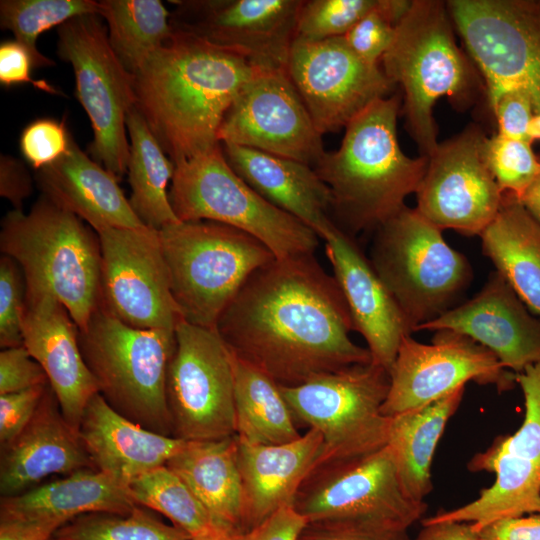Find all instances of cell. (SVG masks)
I'll return each mask as SVG.
<instances>
[{"label":"cell","mask_w":540,"mask_h":540,"mask_svg":"<svg viewBox=\"0 0 540 540\" xmlns=\"http://www.w3.org/2000/svg\"><path fill=\"white\" fill-rule=\"evenodd\" d=\"M215 330L235 356L281 386L372 361L350 338L345 298L314 254L275 258L256 270Z\"/></svg>","instance_id":"obj_1"},{"label":"cell","mask_w":540,"mask_h":540,"mask_svg":"<svg viewBox=\"0 0 540 540\" xmlns=\"http://www.w3.org/2000/svg\"><path fill=\"white\" fill-rule=\"evenodd\" d=\"M257 69L232 50L173 30L134 74L135 106L176 165L220 145L221 122Z\"/></svg>","instance_id":"obj_2"},{"label":"cell","mask_w":540,"mask_h":540,"mask_svg":"<svg viewBox=\"0 0 540 540\" xmlns=\"http://www.w3.org/2000/svg\"><path fill=\"white\" fill-rule=\"evenodd\" d=\"M401 98L379 99L345 127L340 147L313 167L328 186L336 226L352 237L375 231L405 206L425 174L428 157H408L397 139Z\"/></svg>","instance_id":"obj_3"},{"label":"cell","mask_w":540,"mask_h":540,"mask_svg":"<svg viewBox=\"0 0 540 540\" xmlns=\"http://www.w3.org/2000/svg\"><path fill=\"white\" fill-rule=\"evenodd\" d=\"M0 249L20 266L26 292H46L86 327L100 297L98 234L83 220L42 194L25 214L8 212L1 222Z\"/></svg>","instance_id":"obj_4"},{"label":"cell","mask_w":540,"mask_h":540,"mask_svg":"<svg viewBox=\"0 0 540 540\" xmlns=\"http://www.w3.org/2000/svg\"><path fill=\"white\" fill-rule=\"evenodd\" d=\"M381 62L389 80L402 88L409 134L421 156L429 157L439 144L433 117L437 100L447 96L465 103L478 87L469 59L456 44L446 3L412 1Z\"/></svg>","instance_id":"obj_5"},{"label":"cell","mask_w":540,"mask_h":540,"mask_svg":"<svg viewBox=\"0 0 540 540\" xmlns=\"http://www.w3.org/2000/svg\"><path fill=\"white\" fill-rule=\"evenodd\" d=\"M159 236L182 319L209 329L248 278L275 259L255 237L214 221H179Z\"/></svg>","instance_id":"obj_6"},{"label":"cell","mask_w":540,"mask_h":540,"mask_svg":"<svg viewBox=\"0 0 540 540\" xmlns=\"http://www.w3.org/2000/svg\"><path fill=\"white\" fill-rule=\"evenodd\" d=\"M78 338L98 393L109 406L148 430L172 436L166 378L175 330L134 328L98 307Z\"/></svg>","instance_id":"obj_7"},{"label":"cell","mask_w":540,"mask_h":540,"mask_svg":"<svg viewBox=\"0 0 540 540\" xmlns=\"http://www.w3.org/2000/svg\"><path fill=\"white\" fill-rule=\"evenodd\" d=\"M369 261L413 332L459 305L472 280L466 257L406 205L374 231Z\"/></svg>","instance_id":"obj_8"},{"label":"cell","mask_w":540,"mask_h":540,"mask_svg":"<svg viewBox=\"0 0 540 540\" xmlns=\"http://www.w3.org/2000/svg\"><path fill=\"white\" fill-rule=\"evenodd\" d=\"M169 199L179 221H214L262 242L276 259L314 254L320 237L261 197L229 166L221 144L175 165Z\"/></svg>","instance_id":"obj_9"},{"label":"cell","mask_w":540,"mask_h":540,"mask_svg":"<svg viewBox=\"0 0 540 540\" xmlns=\"http://www.w3.org/2000/svg\"><path fill=\"white\" fill-rule=\"evenodd\" d=\"M292 507L307 523L370 530H408L427 509L404 492L387 444L362 456L317 464Z\"/></svg>","instance_id":"obj_10"},{"label":"cell","mask_w":540,"mask_h":540,"mask_svg":"<svg viewBox=\"0 0 540 540\" xmlns=\"http://www.w3.org/2000/svg\"><path fill=\"white\" fill-rule=\"evenodd\" d=\"M389 387V372L372 361L296 386L280 385L296 423L321 434L319 463L362 456L387 444L390 417L382 406Z\"/></svg>","instance_id":"obj_11"},{"label":"cell","mask_w":540,"mask_h":540,"mask_svg":"<svg viewBox=\"0 0 540 540\" xmlns=\"http://www.w3.org/2000/svg\"><path fill=\"white\" fill-rule=\"evenodd\" d=\"M101 19L86 14L60 25L57 54L72 66L75 95L91 123L88 153L120 179L130 155L126 116L136 105L135 78L112 50Z\"/></svg>","instance_id":"obj_12"},{"label":"cell","mask_w":540,"mask_h":540,"mask_svg":"<svg viewBox=\"0 0 540 540\" xmlns=\"http://www.w3.org/2000/svg\"><path fill=\"white\" fill-rule=\"evenodd\" d=\"M446 6L490 108L505 92L523 89L540 113V0H450Z\"/></svg>","instance_id":"obj_13"},{"label":"cell","mask_w":540,"mask_h":540,"mask_svg":"<svg viewBox=\"0 0 540 540\" xmlns=\"http://www.w3.org/2000/svg\"><path fill=\"white\" fill-rule=\"evenodd\" d=\"M166 378L172 436L184 441L235 435L234 368L231 351L215 329L183 319Z\"/></svg>","instance_id":"obj_14"},{"label":"cell","mask_w":540,"mask_h":540,"mask_svg":"<svg viewBox=\"0 0 540 540\" xmlns=\"http://www.w3.org/2000/svg\"><path fill=\"white\" fill-rule=\"evenodd\" d=\"M524 395L525 414L512 435L497 437L469 462L472 472L495 474L477 499L424 518L422 524L468 522L474 531L502 518L540 512V362L515 374Z\"/></svg>","instance_id":"obj_15"},{"label":"cell","mask_w":540,"mask_h":540,"mask_svg":"<svg viewBox=\"0 0 540 540\" xmlns=\"http://www.w3.org/2000/svg\"><path fill=\"white\" fill-rule=\"evenodd\" d=\"M97 234L98 307L134 328L175 330L182 317L171 293L159 230L106 228Z\"/></svg>","instance_id":"obj_16"},{"label":"cell","mask_w":540,"mask_h":540,"mask_svg":"<svg viewBox=\"0 0 540 540\" xmlns=\"http://www.w3.org/2000/svg\"><path fill=\"white\" fill-rule=\"evenodd\" d=\"M390 387L382 413L392 417L423 408L466 383L493 385L500 392L514 387L515 374L471 338L438 330L431 344L405 336L389 371Z\"/></svg>","instance_id":"obj_17"},{"label":"cell","mask_w":540,"mask_h":540,"mask_svg":"<svg viewBox=\"0 0 540 540\" xmlns=\"http://www.w3.org/2000/svg\"><path fill=\"white\" fill-rule=\"evenodd\" d=\"M286 72L321 135L345 128L395 87L380 65L362 60L343 37H296Z\"/></svg>","instance_id":"obj_18"},{"label":"cell","mask_w":540,"mask_h":540,"mask_svg":"<svg viewBox=\"0 0 540 540\" xmlns=\"http://www.w3.org/2000/svg\"><path fill=\"white\" fill-rule=\"evenodd\" d=\"M486 139L478 127L469 126L428 157L416 209L440 230L480 236L497 215L503 192L485 158Z\"/></svg>","instance_id":"obj_19"},{"label":"cell","mask_w":540,"mask_h":540,"mask_svg":"<svg viewBox=\"0 0 540 540\" xmlns=\"http://www.w3.org/2000/svg\"><path fill=\"white\" fill-rule=\"evenodd\" d=\"M218 140L311 167L326 152L322 135L286 70H256L227 110Z\"/></svg>","instance_id":"obj_20"},{"label":"cell","mask_w":540,"mask_h":540,"mask_svg":"<svg viewBox=\"0 0 540 540\" xmlns=\"http://www.w3.org/2000/svg\"><path fill=\"white\" fill-rule=\"evenodd\" d=\"M173 30L245 57L259 69L286 70L303 0L173 1Z\"/></svg>","instance_id":"obj_21"},{"label":"cell","mask_w":540,"mask_h":540,"mask_svg":"<svg viewBox=\"0 0 540 540\" xmlns=\"http://www.w3.org/2000/svg\"><path fill=\"white\" fill-rule=\"evenodd\" d=\"M419 330L463 334L490 350L514 374L540 362V317L533 315L496 270L471 300L419 326Z\"/></svg>","instance_id":"obj_22"},{"label":"cell","mask_w":540,"mask_h":540,"mask_svg":"<svg viewBox=\"0 0 540 540\" xmlns=\"http://www.w3.org/2000/svg\"><path fill=\"white\" fill-rule=\"evenodd\" d=\"M78 335V326L58 299L46 292H26L23 345L44 369L65 420L76 431L87 403L98 393Z\"/></svg>","instance_id":"obj_23"},{"label":"cell","mask_w":540,"mask_h":540,"mask_svg":"<svg viewBox=\"0 0 540 540\" xmlns=\"http://www.w3.org/2000/svg\"><path fill=\"white\" fill-rule=\"evenodd\" d=\"M323 240L353 329L365 339L372 362L389 372L412 327L353 237L336 226Z\"/></svg>","instance_id":"obj_24"},{"label":"cell","mask_w":540,"mask_h":540,"mask_svg":"<svg viewBox=\"0 0 540 540\" xmlns=\"http://www.w3.org/2000/svg\"><path fill=\"white\" fill-rule=\"evenodd\" d=\"M0 449L1 497L21 494L51 475L95 469L49 384L25 429Z\"/></svg>","instance_id":"obj_25"},{"label":"cell","mask_w":540,"mask_h":540,"mask_svg":"<svg viewBox=\"0 0 540 540\" xmlns=\"http://www.w3.org/2000/svg\"><path fill=\"white\" fill-rule=\"evenodd\" d=\"M322 453L323 439L314 429H308L297 440L277 445H253L238 440L244 533L279 509L293 506L299 488Z\"/></svg>","instance_id":"obj_26"},{"label":"cell","mask_w":540,"mask_h":540,"mask_svg":"<svg viewBox=\"0 0 540 540\" xmlns=\"http://www.w3.org/2000/svg\"><path fill=\"white\" fill-rule=\"evenodd\" d=\"M229 166L272 205L311 228L320 239L336 227L328 186L308 164L263 151L220 143Z\"/></svg>","instance_id":"obj_27"},{"label":"cell","mask_w":540,"mask_h":540,"mask_svg":"<svg viewBox=\"0 0 540 540\" xmlns=\"http://www.w3.org/2000/svg\"><path fill=\"white\" fill-rule=\"evenodd\" d=\"M42 194L85 221L96 233L145 225L120 188L119 178L71 139L68 151L35 175Z\"/></svg>","instance_id":"obj_28"},{"label":"cell","mask_w":540,"mask_h":540,"mask_svg":"<svg viewBox=\"0 0 540 540\" xmlns=\"http://www.w3.org/2000/svg\"><path fill=\"white\" fill-rule=\"evenodd\" d=\"M78 433L95 469L126 484L166 465L186 443L127 419L99 393L87 403Z\"/></svg>","instance_id":"obj_29"},{"label":"cell","mask_w":540,"mask_h":540,"mask_svg":"<svg viewBox=\"0 0 540 540\" xmlns=\"http://www.w3.org/2000/svg\"><path fill=\"white\" fill-rule=\"evenodd\" d=\"M136 505L129 484L96 469H83L21 494L1 497L0 520L50 521L63 525L89 513L126 515Z\"/></svg>","instance_id":"obj_30"},{"label":"cell","mask_w":540,"mask_h":540,"mask_svg":"<svg viewBox=\"0 0 540 540\" xmlns=\"http://www.w3.org/2000/svg\"><path fill=\"white\" fill-rule=\"evenodd\" d=\"M236 435L186 441L167 462L232 540L244 534L243 488Z\"/></svg>","instance_id":"obj_31"},{"label":"cell","mask_w":540,"mask_h":540,"mask_svg":"<svg viewBox=\"0 0 540 540\" xmlns=\"http://www.w3.org/2000/svg\"><path fill=\"white\" fill-rule=\"evenodd\" d=\"M482 250L515 293L540 317V222L510 193L480 234Z\"/></svg>","instance_id":"obj_32"},{"label":"cell","mask_w":540,"mask_h":540,"mask_svg":"<svg viewBox=\"0 0 540 540\" xmlns=\"http://www.w3.org/2000/svg\"><path fill=\"white\" fill-rule=\"evenodd\" d=\"M465 387L423 408L390 417L387 445L406 495L425 503L433 488L431 466L447 422L458 409Z\"/></svg>","instance_id":"obj_33"},{"label":"cell","mask_w":540,"mask_h":540,"mask_svg":"<svg viewBox=\"0 0 540 540\" xmlns=\"http://www.w3.org/2000/svg\"><path fill=\"white\" fill-rule=\"evenodd\" d=\"M232 357L238 440L253 445H277L300 438L302 434L280 385L254 365L233 353Z\"/></svg>","instance_id":"obj_34"},{"label":"cell","mask_w":540,"mask_h":540,"mask_svg":"<svg viewBox=\"0 0 540 540\" xmlns=\"http://www.w3.org/2000/svg\"><path fill=\"white\" fill-rule=\"evenodd\" d=\"M126 127L130 139L127 165L131 187L129 202L134 212L145 226L156 230L179 222L167 191L168 182L174 176L175 164L136 106L126 116Z\"/></svg>","instance_id":"obj_35"},{"label":"cell","mask_w":540,"mask_h":540,"mask_svg":"<svg viewBox=\"0 0 540 540\" xmlns=\"http://www.w3.org/2000/svg\"><path fill=\"white\" fill-rule=\"evenodd\" d=\"M99 5L110 46L133 75L173 33L171 13L159 0H102Z\"/></svg>","instance_id":"obj_36"},{"label":"cell","mask_w":540,"mask_h":540,"mask_svg":"<svg viewBox=\"0 0 540 540\" xmlns=\"http://www.w3.org/2000/svg\"><path fill=\"white\" fill-rule=\"evenodd\" d=\"M129 491L137 505L162 514L190 538L231 539L187 484L166 465L132 480Z\"/></svg>","instance_id":"obj_37"},{"label":"cell","mask_w":540,"mask_h":540,"mask_svg":"<svg viewBox=\"0 0 540 540\" xmlns=\"http://www.w3.org/2000/svg\"><path fill=\"white\" fill-rule=\"evenodd\" d=\"M99 10L94 0H1L0 24L27 49L33 67L41 68L55 63L38 50L40 34L77 16L99 15Z\"/></svg>","instance_id":"obj_38"},{"label":"cell","mask_w":540,"mask_h":540,"mask_svg":"<svg viewBox=\"0 0 540 540\" xmlns=\"http://www.w3.org/2000/svg\"><path fill=\"white\" fill-rule=\"evenodd\" d=\"M55 540H189L173 524L159 519L150 509L136 505L126 515L89 513L63 524Z\"/></svg>","instance_id":"obj_39"},{"label":"cell","mask_w":540,"mask_h":540,"mask_svg":"<svg viewBox=\"0 0 540 540\" xmlns=\"http://www.w3.org/2000/svg\"><path fill=\"white\" fill-rule=\"evenodd\" d=\"M485 158L500 190L518 199L540 175V159L525 140L498 133L487 137Z\"/></svg>","instance_id":"obj_40"},{"label":"cell","mask_w":540,"mask_h":540,"mask_svg":"<svg viewBox=\"0 0 540 540\" xmlns=\"http://www.w3.org/2000/svg\"><path fill=\"white\" fill-rule=\"evenodd\" d=\"M381 0H307L300 8L296 37L323 40L342 37Z\"/></svg>","instance_id":"obj_41"},{"label":"cell","mask_w":540,"mask_h":540,"mask_svg":"<svg viewBox=\"0 0 540 540\" xmlns=\"http://www.w3.org/2000/svg\"><path fill=\"white\" fill-rule=\"evenodd\" d=\"M411 4L408 0H381L377 9L342 36L345 43L362 60L379 65L394 40L397 25Z\"/></svg>","instance_id":"obj_42"},{"label":"cell","mask_w":540,"mask_h":540,"mask_svg":"<svg viewBox=\"0 0 540 540\" xmlns=\"http://www.w3.org/2000/svg\"><path fill=\"white\" fill-rule=\"evenodd\" d=\"M26 304V281L15 260L0 258V346L2 349L23 345L22 318Z\"/></svg>","instance_id":"obj_43"},{"label":"cell","mask_w":540,"mask_h":540,"mask_svg":"<svg viewBox=\"0 0 540 540\" xmlns=\"http://www.w3.org/2000/svg\"><path fill=\"white\" fill-rule=\"evenodd\" d=\"M71 139L64 120L40 118L23 129L19 146L25 160L37 171L61 158Z\"/></svg>","instance_id":"obj_44"},{"label":"cell","mask_w":540,"mask_h":540,"mask_svg":"<svg viewBox=\"0 0 540 540\" xmlns=\"http://www.w3.org/2000/svg\"><path fill=\"white\" fill-rule=\"evenodd\" d=\"M44 369L24 345L0 352V395L48 384Z\"/></svg>","instance_id":"obj_45"},{"label":"cell","mask_w":540,"mask_h":540,"mask_svg":"<svg viewBox=\"0 0 540 540\" xmlns=\"http://www.w3.org/2000/svg\"><path fill=\"white\" fill-rule=\"evenodd\" d=\"M48 384L0 395V448L12 442L25 429Z\"/></svg>","instance_id":"obj_46"},{"label":"cell","mask_w":540,"mask_h":540,"mask_svg":"<svg viewBox=\"0 0 540 540\" xmlns=\"http://www.w3.org/2000/svg\"><path fill=\"white\" fill-rule=\"evenodd\" d=\"M491 109L497 122L498 134L528 141L527 131L534 106L527 91L509 90L499 97Z\"/></svg>","instance_id":"obj_47"},{"label":"cell","mask_w":540,"mask_h":540,"mask_svg":"<svg viewBox=\"0 0 540 540\" xmlns=\"http://www.w3.org/2000/svg\"><path fill=\"white\" fill-rule=\"evenodd\" d=\"M32 68H34L32 58L23 45L16 40L1 43L0 83L2 85L8 87L28 83L50 94H62L47 81L34 80L31 77Z\"/></svg>","instance_id":"obj_48"},{"label":"cell","mask_w":540,"mask_h":540,"mask_svg":"<svg viewBox=\"0 0 540 540\" xmlns=\"http://www.w3.org/2000/svg\"><path fill=\"white\" fill-rule=\"evenodd\" d=\"M298 540H414L407 530H370L327 523H307Z\"/></svg>","instance_id":"obj_49"},{"label":"cell","mask_w":540,"mask_h":540,"mask_svg":"<svg viewBox=\"0 0 540 540\" xmlns=\"http://www.w3.org/2000/svg\"><path fill=\"white\" fill-rule=\"evenodd\" d=\"M306 525V519L292 506H287L234 540H298Z\"/></svg>","instance_id":"obj_50"},{"label":"cell","mask_w":540,"mask_h":540,"mask_svg":"<svg viewBox=\"0 0 540 540\" xmlns=\"http://www.w3.org/2000/svg\"><path fill=\"white\" fill-rule=\"evenodd\" d=\"M32 192V179L25 165L12 156L1 155L0 195L13 205L14 210H22L24 200Z\"/></svg>","instance_id":"obj_51"},{"label":"cell","mask_w":540,"mask_h":540,"mask_svg":"<svg viewBox=\"0 0 540 540\" xmlns=\"http://www.w3.org/2000/svg\"><path fill=\"white\" fill-rule=\"evenodd\" d=\"M477 533L479 540H540V513L498 519Z\"/></svg>","instance_id":"obj_52"},{"label":"cell","mask_w":540,"mask_h":540,"mask_svg":"<svg viewBox=\"0 0 540 540\" xmlns=\"http://www.w3.org/2000/svg\"><path fill=\"white\" fill-rule=\"evenodd\" d=\"M61 526L50 521L0 520V540H51Z\"/></svg>","instance_id":"obj_53"},{"label":"cell","mask_w":540,"mask_h":540,"mask_svg":"<svg viewBox=\"0 0 540 540\" xmlns=\"http://www.w3.org/2000/svg\"><path fill=\"white\" fill-rule=\"evenodd\" d=\"M414 540H479L478 533L468 522H436L422 524Z\"/></svg>","instance_id":"obj_54"},{"label":"cell","mask_w":540,"mask_h":540,"mask_svg":"<svg viewBox=\"0 0 540 540\" xmlns=\"http://www.w3.org/2000/svg\"><path fill=\"white\" fill-rule=\"evenodd\" d=\"M519 200L530 214L540 222V175Z\"/></svg>","instance_id":"obj_55"},{"label":"cell","mask_w":540,"mask_h":540,"mask_svg":"<svg viewBox=\"0 0 540 540\" xmlns=\"http://www.w3.org/2000/svg\"><path fill=\"white\" fill-rule=\"evenodd\" d=\"M189 540H231V539L218 538V537H202V538H190Z\"/></svg>","instance_id":"obj_56"},{"label":"cell","mask_w":540,"mask_h":540,"mask_svg":"<svg viewBox=\"0 0 540 540\" xmlns=\"http://www.w3.org/2000/svg\"><path fill=\"white\" fill-rule=\"evenodd\" d=\"M51 540H55L54 538H52Z\"/></svg>","instance_id":"obj_57"},{"label":"cell","mask_w":540,"mask_h":540,"mask_svg":"<svg viewBox=\"0 0 540 540\" xmlns=\"http://www.w3.org/2000/svg\"><path fill=\"white\" fill-rule=\"evenodd\" d=\"M540 513V512H539Z\"/></svg>","instance_id":"obj_58"}]
</instances>
